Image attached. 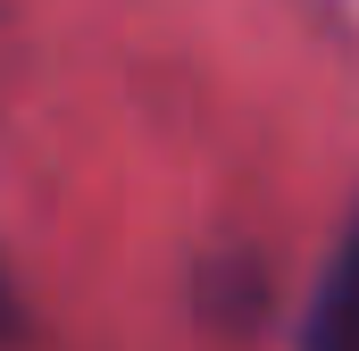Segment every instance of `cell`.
<instances>
[{"label":"cell","instance_id":"6da1fadb","mask_svg":"<svg viewBox=\"0 0 359 351\" xmlns=\"http://www.w3.org/2000/svg\"><path fill=\"white\" fill-rule=\"evenodd\" d=\"M301 351H359V218L343 226L334 260L318 276V293H309V335H301Z\"/></svg>","mask_w":359,"mask_h":351},{"label":"cell","instance_id":"7a4b0ae2","mask_svg":"<svg viewBox=\"0 0 359 351\" xmlns=\"http://www.w3.org/2000/svg\"><path fill=\"white\" fill-rule=\"evenodd\" d=\"M0 335H8V276H0Z\"/></svg>","mask_w":359,"mask_h":351}]
</instances>
